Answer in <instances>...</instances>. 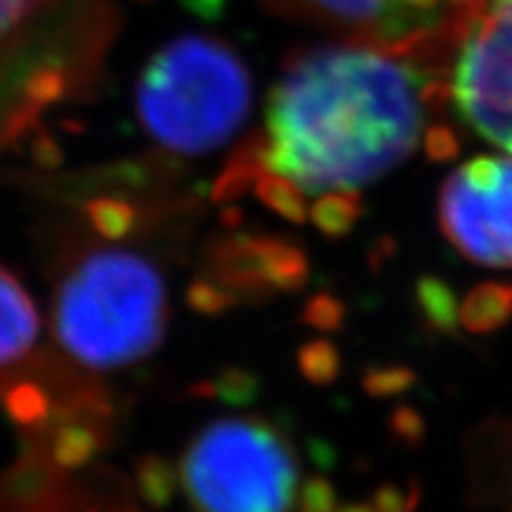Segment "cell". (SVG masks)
I'll return each mask as SVG.
<instances>
[{"label":"cell","mask_w":512,"mask_h":512,"mask_svg":"<svg viewBox=\"0 0 512 512\" xmlns=\"http://www.w3.org/2000/svg\"><path fill=\"white\" fill-rule=\"evenodd\" d=\"M112 0H36L0 36V150L91 91L114 38Z\"/></svg>","instance_id":"obj_3"},{"label":"cell","mask_w":512,"mask_h":512,"mask_svg":"<svg viewBox=\"0 0 512 512\" xmlns=\"http://www.w3.org/2000/svg\"><path fill=\"white\" fill-rule=\"evenodd\" d=\"M178 479L195 512H290L299 460L273 422L228 418L190 441Z\"/></svg>","instance_id":"obj_5"},{"label":"cell","mask_w":512,"mask_h":512,"mask_svg":"<svg viewBox=\"0 0 512 512\" xmlns=\"http://www.w3.org/2000/svg\"><path fill=\"white\" fill-rule=\"evenodd\" d=\"M102 441H105V437L95 425V418L64 415V418H57V425L50 432L46 444L48 460L60 470H76L100 451Z\"/></svg>","instance_id":"obj_11"},{"label":"cell","mask_w":512,"mask_h":512,"mask_svg":"<svg viewBox=\"0 0 512 512\" xmlns=\"http://www.w3.org/2000/svg\"><path fill=\"white\" fill-rule=\"evenodd\" d=\"M252 93L247 64L226 41L185 34L147 62L136 86V110L159 150L202 157L240 131Z\"/></svg>","instance_id":"obj_4"},{"label":"cell","mask_w":512,"mask_h":512,"mask_svg":"<svg viewBox=\"0 0 512 512\" xmlns=\"http://www.w3.org/2000/svg\"><path fill=\"white\" fill-rule=\"evenodd\" d=\"M512 320V285L482 283L460 304V325L475 335H491Z\"/></svg>","instance_id":"obj_13"},{"label":"cell","mask_w":512,"mask_h":512,"mask_svg":"<svg viewBox=\"0 0 512 512\" xmlns=\"http://www.w3.org/2000/svg\"><path fill=\"white\" fill-rule=\"evenodd\" d=\"M337 491L323 475H311L299 491V512H337Z\"/></svg>","instance_id":"obj_26"},{"label":"cell","mask_w":512,"mask_h":512,"mask_svg":"<svg viewBox=\"0 0 512 512\" xmlns=\"http://www.w3.org/2000/svg\"><path fill=\"white\" fill-rule=\"evenodd\" d=\"M266 271L275 292H297L309 280V259L297 240L264 233Z\"/></svg>","instance_id":"obj_15"},{"label":"cell","mask_w":512,"mask_h":512,"mask_svg":"<svg viewBox=\"0 0 512 512\" xmlns=\"http://www.w3.org/2000/svg\"><path fill=\"white\" fill-rule=\"evenodd\" d=\"M415 384H418L415 370L401 366V363L368 366L361 375V387L370 399H396V396L411 392Z\"/></svg>","instance_id":"obj_21"},{"label":"cell","mask_w":512,"mask_h":512,"mask_svg":"<svg viewBox=\"0 0 512 512\" xmlns=\"http://www.w3.org/2000/svg\"><path fill=\"white\" fill-rule=\"evenodd\" d=\"M181 484L174 465L162 456H145L136 465V489L150 508H166Z\"/></svg>","instance_id":"obj_18"},{"label":"cell","mask_w":512,"mask_h":512,"mask_svg":"<svg viewBox=\"0 0 512 512\" xmlns=\"http://www.w3.org/2000/svg\"><path fill=\"white\" fill-rule=\"evenodd\" d=\"M472 3H475V5H482V3H484V0H472Z\"/></svg>","instance_id":"obj_31"},{"label":"cell","mask_w":512,"mask_h":512,"mask_svg":"<svg viewBox=\"0 0 512 512\" xmlns=\"http://www.w3.org/2000/svg\"><path fill=\"white\" fill-rule=\"evenodd\" d=\"M498 437H501L505 451H512V422H510V425L503 427V432L498 434Z\"/></svg>","instance_id":"obj_30"},{"label":"cell","mask_w":512,"mask_h":512,"mask_svg":"<svg viewBox=\"0 0 512 512\" xmlns=\"http://www.w3.org/2000/svg\"><path fill=\"white\" fill-rule=\"evenodd\" d=\"M297 368L306 382L328 387L342 375V354L330 339H313L297 351Z\"/></svg>","instance_id":"obj_20"},{"label":"cell","mask_w":512,"mask_h":512,"mask_svg":"<svg viewBox=\"0 0 512 512\" xmlns=\"http://www.w3.org/2000/svg\"><path fill=\"white\" fill-rule=\"evenodd\" d=\"M439 226L467 261L512 268V159L477 157L441 185Z\"/></svg>","instance_id":"obj_8"},{"label":"cell","mask_w":512,"mask_h":512,"mask_svg":"<svg viewBox=\"0 0 512 512\" xmlns=\"http://www.w3.org/2000/svg\"><path fill=\"white\" fill-rule=\"evenodd\" d=\"M387 432L406 451H418L427 437V422L411 403H399L387 420Z\"/></svg>","instance_id":"obj_22"},{"label":"cell","mask_w":512,"mask_h":512,"mask_svg":"<svg viewBox=\"0 0 512 512\" xmlns=\"http://www.w3.org/2000/svg\"><path fill=\"white\" fill-rule=\"evenodd\" d=\"M415 311L420 325L434 337H453L460 325V306L456 290L444 278L425 273L415 280Z\"/></svg>","instance_id":"obj_12"},{"label":"cell","mask_w":512,"mask_h":512,"mask_svg":"<svg viewBox=\"0 0 512 512\" xmlns=\"http://www.w3.org/2000/svg\"><path fill=\"white\" fill-rule=\"evenodd\" d=\"M451 98L479 136L512 152V0H484L460 31Z\"/></svg>","instance_id":"obj_7"},{"label":"cell","mask_w":512,"mask_h":512,"mask_svg":"<svg viewBox=\"0 0 512 512\" xmlns=\"http://www.w3.org/2000/svg\"><path fill=\"white\" fill-rule=\"evenodd\" d=\"M188 304L190 309L202 313V316H221L238 302L226 290H221L214 280H209L207 275H200L188 287Z\"/></svg>","instance_id":"obj_25"},{"label":"cell","mask_w":512,"mask_h":512,"mask_svg":"<svg viewBox=\"0 0 512 512\" xmlns=\"http://www.w3.org/2000/svg\"><path fill=\"white\" fill-rule=\"evenodd\" d=\"M252 192L256 200L266 204L268 209L275 211L283 219L292 223H304L309 219V200L299 192L294 185L280 181L273 176H261L256 178L252 185Z\"/></svg>","instance_id":"obj_19"},{"label":"cell","mask_w":512,"mask_h":512,"mask_svg":"<svg viewBox=\"0 0 512 512\" xmlns=\"http://www.w3.org/2000/svg\"><path fill=\"white\" fill-rule=\"evenodd\" d=\"M0 403L8 418L27 430L53 425V399L38 380H3Z\"/></svg>","instance_id":"obj_14"},{"label":"cell","mask_w":512,"mask_h":512,"mask_svg":"<svg viewBox=\"0 0 512 512\" xmlns=\"http://www.w3.org/2000/svg\"><path fill=\"white\" fill-rule=\"evenodd\" d=\"M50 316L57 344L79 366L98 373L128 368L164 339V275L140 252L102 240L67 256Z\"/></svg>","instance_id":"obj_2"},{"label":"cell","mask_w":512,"mask_h":512,"mask_svg":"<svg viewBox=\"0 0 512 512\" xmlns=\"http://www.w3.org/2000/svg\"><path fill=\"white\" fill-rule=\"evenodd\" d=\"M420 484L415 479L408 482H384L373 494L375 512H418L420 508Z\"/></svg>","instance_id":"obj_24"},{"label":"cell","mask_w":512,"mask_h":512,"mask_svg":"<svg viewBox=\"0 0 512 512\" xmlns=\"http://www.w3.org/2000/svg\"><path fill=\"white\" fill-rule=\"evenodd\" d=\"M209 280L226 290L235 302H264L275 290L268 280L264 233L223 235L211 242L207 252Z\"/></svg>","instance_id":"obj_9"},{"label":"cell","mask_w":512,"mask_h":512,"mask_svg":"<svg viewBox=\"0 0 512 512\" xmlns=\"http://www.w3.org/2000/svg\"><path fill=\"white\" fill-rule=\"evenodd\" d=\"M337 512H375V508L370 503H347V505H342Z\"/></svg>","instance_id":"obj_29"},{"label":"cell","mask_w":512,"mask_h":512,"mask_svg":"<svg viewBox=\"0 0 512 512\" xmlns=\"http://www.w3.org/2000/svg\"><path fill=\"white\" fill-rule=\"evenodd\" d=\"M302 320L313 330L337 332L344 328V320H347V306H344L342 299L335 297V294L318 292L304 304Z\"/></svg>","instance_id":"obj_23"},{"label":"cell","mask_w":512,"mask_h":512,"mask_svg":"<svg viewBox=\"0 0 512 512\" xmlns=\"http://www.w3.org/2000/svg\"><path fill=\"white\" fill-rule=\"evenodd\" d=\"M278 15L330 31L344 43L411 55L456 46L479 5L472 0H264Z\"/></svg>","instance_id":"obj_6"},{"label":"cell","mask_w":512,"mask_h":512,"mask_svg":"<svg viewBox=\"0 0 512 512\" xmlns=\"http://www.w3.org/2000/svg\"><path fill=\"white\" fill-rule=\"evenodd\" d=\"M363 216L361 192H335L311 202L309 219L330 240L347 238Z\"/></svg>","instance_id":"obj_16"},{"label":"cell","mask_w":512,"mask_h":512,"mask_svg":"<svg viewBox=\"0 0 512 512\" xmlns=\"http://www.w3.org/2000/svg\"><path fill=\"white\" fill-rule=\"evenodd\" d=\"M41 318L22 283L0 266V377L12 375L19 363L34 354Z\"/></svg>","instance_id":"obj_10"},{"label":"cell","mask_w":512,"mask_h":512,"mask_svg":"<svg viewBox=\"0 0 512 512\" xmlns=\"http://www.w3.org/2000/svg\"><path fill=\"white\" fill-rule=\"evenodd\" d=\"M34 3L36 0H0V36L15 27Z\"/></svg>","instance_id":"obj_28"},{"label":"cell","mask_w":512,"mask_h":512,"mask_svg":"<svg viewBox=\"0 0 512 512\" xmlns=\"http://www.w3.org/2000/svg\"><path fill=\"white\" fill-rule=\"evenodd\" d=\"M83 216L91 223L95 235L105 242L126 240L138 223L136 204L117 195H98L88 200Z\"/></svg>","instance_id":"obj_17"},{"label":"cell","mask_w":512,"mask_h":512,"mask_svg":"<svg viewBox=\"0 0 512 512\" xmlns=\"http://www.w3.org/2000/svg\"><path fill=\"white\" fill-rule=\"evenodd\" d=\"M216 392L230 403H247L259 394V380L247 373V370L230 368L216 380Z\"/></svg>","instance_id":"obj_27"},{"label":"cell","mask_w":512,"mask_h":512,"mask_svg":"<svg viewBox=\"0 0 512 512\" xmlns=\"http://www.w3.org/2000/svg\"><path fill=\"white\" fill-rule=\"evenodd\" d=\"M437 100L418 57L356 43L306 48L287 60L264 121L228 157L211 200H238L261 176L294 185L309 207L361 192L427 145Z\"/></svg>","instance_id":"obj_1"}]
</instances>
